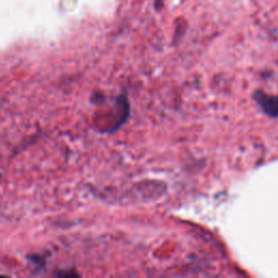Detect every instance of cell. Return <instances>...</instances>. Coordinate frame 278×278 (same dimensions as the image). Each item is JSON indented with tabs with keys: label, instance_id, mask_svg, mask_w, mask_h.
I'll return each instance as SVG.
<instances>
[{
	"label": "cell",
	"instance_id": "1",
	"mask_svg": "<svg viewBox=\"0 0 278 278\" xmlns=\"http://www.w3.org/2000/svg\"><path fill=\"white\" fill-rule=\"evenodd\" d=\"M254 99L268 117H278V96L267 95L262 90H257L254 94Z\"/></svg>",
	"mask_w": 278,
	"mask_h": 278
}]
</instances>
